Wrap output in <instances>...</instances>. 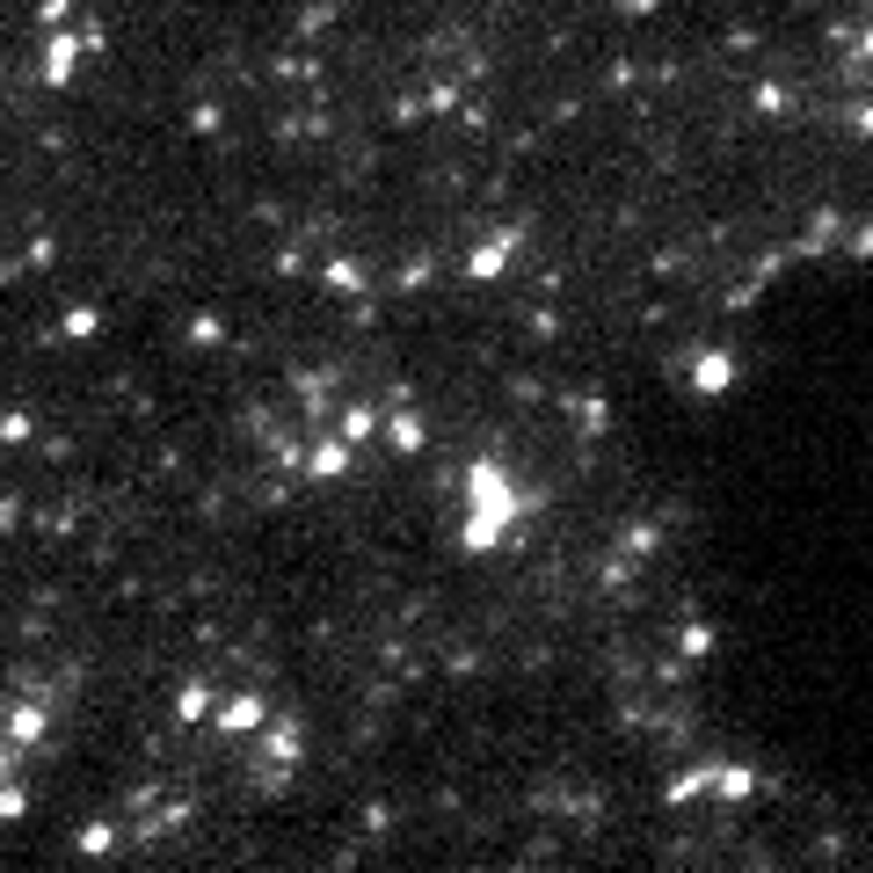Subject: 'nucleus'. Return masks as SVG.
Here are the masks:
<instances>
[{
    "label": "nucleus",
    "instance_id": "nucleus-1",
    "mask_svg": "<svg viewBox=\"0 0 873 873\" xmlns=\"http://www.w3.org/2000/svg\"><path fill=\"white\" fill-rule=\"evenodd\" d=\"M466 546H503L509 517H517V488H509L503 466H473L466 473Z\"/></svg>",
    "mask_w": 873,
    "mask_h": 873
},
{
    "label": "nucleus",
    "instance_id": "nucleus-2",
    "mask_svg": "<svg viewBox=\"0 0 873 873\" xmlns=\"http://www.w3.org/2000/svg\"><path fill=\"white\" fill-rule=\"evenodd\" d=\"M219 728H227V735H262V728H270V698H262V692L227 698V706H219Z\"/></svg>",
    "mask_w": 873,
    "mask_h": 873
},
{
    "label": "nucleus",
    "instance_id": "nucleus-3",
    "mask_svg": "<svg viewBox=\"0 0 873 873\" xmlns=\"http://www.w3.org/2000/svg\"><path fill=\"white\" fill-rule=\"evenodd\" d=\"M349 452H357L349 436H320L314 452H306V473H320V481H328V473H343V466H349Z\"/></svg>",
    "mask_w": 873,
    "mask_h": 873
},
{
    "label": "nucleus",
    "instance_id": "nucleus-4",
    "mask_svg": "<svg viewBox=\"0 0 873 873\" xmlns=\"http://www.w3.org/2000/svg\"><path fill=\"white\" fill-rule=\"evenodd\" d=\"M735 379V365H728V357H721V349H706V357H698V393H721V386H728Z\"/></svg>",
    "mask_w": 873,
    "mask_h": 873
},
{
    "label": "nucleus",
    "instance_id": "nucleus-5",
    "mask_svg": "<svg viewBox=\"0 0 873 873\" xmlns=\"http://www.w3.org/2000/svg\"><path fill=\"white\" fill-rule=\"evenodd\" d=\"M386 444H393V452H422V444H430V436H422V416H393L386 422Z\"/></svg>",
    "mask_w": 873,
    "mask_h": 873
},
{
    "label": "nucleus",
    "instance_id": "nucleus-6",
    "mask_svg": "<svg viewBox=\"0 0 873 873\" xmlns=\"http://www.w3.org/2000/svg\"><path fill=\"white\" fill-rule=\"evenodd\" d=\"M503 262H509V241H481L466 270H473V277H503Z\"/></svg>",
    "mask_w": 873,
    "mask_h": 873
},
{
    "label": "nucleus",
    "instance_id": "nucleus-7",
    "mask_svg": "<svg viewBox=\"0 0 873 873\" xmlns=\"http://www.w3.org/2000/svg\"><path fill=\"white\" fill-rule=\"evenodd\" d=\"M343 436H349V444L379 436V416H371V408H343Z\"/></svg>",
    "mask_w": 873,
    "mask_h": 873
},
{
    "label": "nucleus",
    "instance_id": "nucleus-8",
    "mask_svg": "<svg viewBox=\"0 0 873 873\" xmlns=\"http://www.w3.org/2000/svg\"><path fill=\"white\" fill-rule=\"evenodd\" d=\"M175 714H182V721H204V714H211V692H204V684H182V698H175Z\"/></svg>",
    "mask_w": 873,
    "mask_h": 873
},
{
    "label": "nucleus",
    "instance_id": "nucleus-9",
    "mask_svg": "<svg viewBox=\"0 0 873 873\" xmlns=\"http://www.w3.org/2000/svg\"><path fill=\"white\" fill-rule=\"evenodd\" d=\"M328 284H343V292H357V284H365V270H357V262H349V255H335V262H328Z\"/></svg>",
    "mask_w": 873,
    "mask_h": 873
},
{
    "label": "nucleus",
    "instance_id": "nucleus-10",
    "mask_svg": "<svg viewBox=\"0 0 873 873\" xmlns=\"http://www.w3.org/2000/svg\"><path fill=\"white\" fill-rule=\"evenodd\" d=\"M866 59H873V30H866Z\"/></svg>",
    "mask_w": 873,
    "mask_h": 873
}]
</instances>
